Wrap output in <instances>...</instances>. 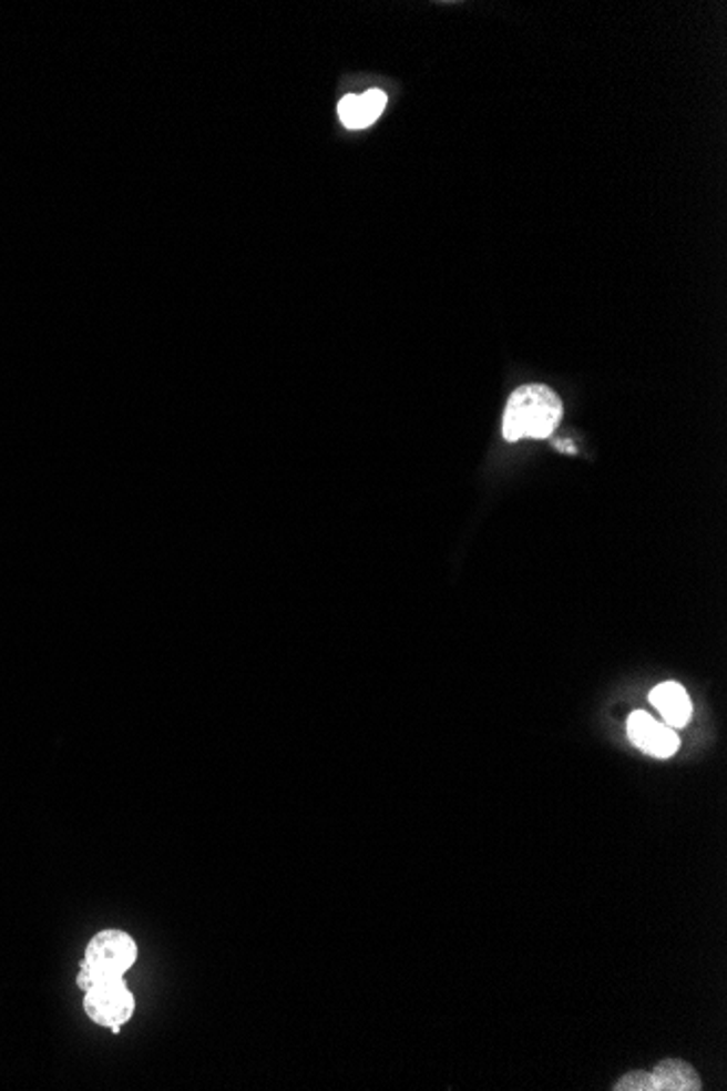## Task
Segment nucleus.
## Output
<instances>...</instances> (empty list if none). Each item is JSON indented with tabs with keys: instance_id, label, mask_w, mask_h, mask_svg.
<instances>
[{
	"instance_id": "f257e3e1",
	"label": "nucleus",
	"mask_w": 727,
	"mask_h": 1091,
	"mask_svg": "<svg viewBox=\"0 0 727 1091\" xmlns=\"http://www.w3.org/2000/svg\"><path fill=\"white\" fill-rule=\"evenodd\" d=\"M562 399L543 384H528L512 392L503 412V436L510 442L549 438L562 421Z\"/></svg>"
},
{
	"instance_id": "6e6552de",
	"label": "nucleus",
	"mask_w": 727,
	"mask_h": 1091,
	"mask_svg": "<svg viewBox=\"0 0 727 1091\" xmlns=\"http://www.w3.org/2000/svg\"><path fill=\"white\" fill-rule=\"evenodd\" d=\"M614 1091H654V1079L647 1072H629L614 1085Z\"/></svg>"
},
{
	"instance_id": "f03ea898",
	"label": "nucleus",
	"mask_w": 727,
	"mask_h": 1091,
	"mask_svg": "<svg viewBox=\"0 0 727 1091\" xmlns=\"http://www.w3.org/2000/svg\"><path fill=\"white\" fill-rule=\"evenodd\" d=\"M140 946L122 928H103L94 932L83 950L76 971V987L85 991L101 978H124L137 961Z\"/></svg>"
},
{
	"instance_id": "423d86ee",
	"label": "nucleus",
	"mask_w": 727,
	"mask_h": 1091,
	"mask_svg": "<svg viewBox=\"0 0 727 1091\" xmlns=\"http://www.w3.org/2000/svg\"><path fill=\"white\" fill-rule=\"evenodd\" d=\"M649 700L661 711V715L667 722L668 727H684L688 724L690 713H693V706H690V700H688L686 691L677 682L658 684L652 691Z\"/></svg>"
},
{
	"instance_id": "39448f33",
	"label": "nucleus",
	"mask_w": 727,
	"mask_h": 1091,
	"mask_svg": "<svg viewBox=\"0 0 727 1091\" xmlns=\"http://www.w3.org/2000/svg\"><path fill=\"white\" fill-rule=\"evenodd\" d=\"M388 96L381 90H368L364 94H347L338 105V116L347 129H366L386 110Z\"/></svg>"
},
{
	"instance_id": "7ed1b4c3",
	"label": "nucleus",
	"mask_w": 727,
	"mask_h": 1091,
	"mask_svg": "<svg viewBox=\"0 0 727 1091\" xmlns=\"http://www.w3.org/2000/svg\"><path fill=\"white\" fill-rule=\"evenodd\" d=\"M85 1018L112 1032H121L135 1013V996L124 978H101L83 991Z\"/></svg>"
},
{
	"instance_id": "0eeeda50",
	"label": "nucleus",
	"mask_w": 727,
	"mask_h": 1091,
	"mask_svg": "<svg viewBox=\"0 0 727 1091\" xmlns=\"http://www.w3.org/2000/svg\"><path fill=\"white\" fill-rule=\"evenodd\" d=\"M654 1079V1091H699L702 1090V1079L688 1065L686 1061L679 1059H667L656 1065L652 1072Z\"/></svg>"
},
{
	"instance_id": "20e7f679",
	"label": "nucleus",
	"mask_w": 727,
	"mask_h": 1091,
	"mask_svg": "<svg viewBox=\"0 0 727 1091\" xmlns=\"http://www.w3.org/2000/svg\"><path fill=\"white\" fill-rule=\"evenodd\" d=\"M627 734L636 747H641L643 752H647L656 758H668L679 750V738L673 732V727L658 724L645 711H636L629 715Z\"/></svg>"
}]
</instances>
